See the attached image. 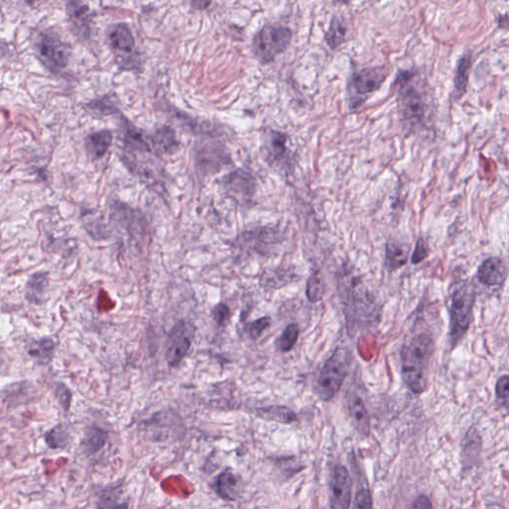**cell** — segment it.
Here are the masks:
<instances>
[{
  "mask_svg": "<svg viewBox=\"0 0 509 509\" xmlns=\"http://www.w3.org/2000/svg\"><path fill=\"white\" fill-rule=\"evenodd\" d=\"M409 71L401 72L397 78L399 85V112L401 118L406 125L410 127H417L424 122L427 113V102L424 95L414 86L409 85L412 77Z\"/></svg>",
  "mask_w": 509,
  "mask_h": 509,
  "instance_id": "obj_4",
  "label": "cell"
},
{
  "mask_svg": "<svg viewBox=\"0 0 509 509\" xmlns=\"http://www.w3.org/2000/svg\"><path fill=\"white\" fill-rule=\"evenodd\" d=\"M307 297L309 302H317L324 297V284L319 274H312L307 284Z\"/></svg>",
  "mask_w": 509,
  "mask_h": 509,
  "instance_id": "obj_30",
  "label": "cell"
},
{
  "mask_svg": "<svg viewBox=\"0 0 509 509\" xmlns=\"http://www.w3.org/2000/svg\"><path fill=\"white\" fill-rule=\"evenodd\" d=\"M128 503L127 500H122V495L118 493L117 488L106 490L100 496L98 501L97 509H128Z\"/></svg>",
  "mask_w": 509,
  "mask_h": 509,
  "instance_id": "obj_28",
  "label": "cell"
},
{
  "mask_svg": "<svg viewBox=\"0 0 509 509\" xmlns=\"http://www.w3.org/2000/svg\"><path fill=\"white\" fill-rule=\"evenodd\" d=\"M471 68H472V55L471 53H467L460 58L458 61L457 70H456L453 85H455V95L457 98L463 97L467 91Z\"/></svg>",
  "mask_w": 509,
  "mask_h": 509,
  "instance_id": "obj_20",
  "label": "cell"
},
{
  "mask_svg": "<svg viewBox=\"0 0 509 509\" xmlns=\"http://www.w3.org/2000/svg\"><path fill=\"white\" fill-rule=\"evenodd\" d=\"M89 7L81 2H69L67 4V14L74 29L81 34H89Z\"/></svg>",
  "mask_w": 509,
  "mask_h": 509,
  "instance_id": "obj_18",
  "label": "cell"
},
{
  "mask_svg": "<svg viewBox=\"0 0 509 509\" xmlns=\"http://www.w3.org/2000/svg\"><path fill=\"white\" fill-rule=\"evenodd\" d=\"M413 509H433L432 503L426 495H420L415 500Z\"/></svg>",
  "mask_w": 509,
  "mask_h": 509,
  "instance_id": "obj_37",
  "label": "cell"
},
{
  "mask_svg": "<svg viewBox=\"0 0 509 509\" xmlns=\"http://www.w3.org/2000/svg\"><path fill=\"white\" fill-rule=\"evenodd\" d=\"M481 438L478 431L471 429L463 443L462 460L463 467L472 468L480 456Z\"/></svg>",
  "mask_w": 509,
  "mask_h": 509,
  "instance_id": "obj_16",
  "label": "cell"
},
{
  "mask_svg": "<svg viewBox=\"0 0 509 509\" xmlns=\"http://www.w3.org/2000/svg\"><path fill=\"white\" fill-rule=\"evenodd\" d=\"M45 442L51 448H63L66 447L69 442V434L66 428L63 425L53 428L49 433L45 435Z\"/></svg>",
  "mask_w": 509,
  "mask_h": 509,
  "instance_id": "obj_29",
  "label": "cell"
},
{
  "mask_svg": "<svg viewBox=\"0 0 509 509\" xmlns=\"http://www.w3.org/2000/svg\"><path fill=\"white\" fill-rule=\"evenodd\" d=\"M57 396L62 407L64 408L65 410L69 409L70 404H71V392H70L66 387L61 385V386L58 388Z\"/></svg>",
  "mask_w": 509,
  "mask_h": 509,
  "instance_id": "obj_36",
  "label": "cell"
},
{
  "mask_svg": "<svg viewBox=\"0 0 509 509\" xmlns=\"http://www.w3.org/2000/svg\"><path fill=\"white\" fill-rule=\"evenodd\" d=\"M47 287V274L44 273L34 274L27 283V299L34 304H39L46 292Z\"/></svg>",
  "mask_w": 509,
  "mask_h": 509,
  "instance_id": "obj_24",
  "label": "cell"
},
{
  "mask_svg": "<svg viewBox=\"0 0 509 509\" xmlns=\"http://www.w3.org/2000/svg\"><path fill=\"white\" fill-rule=\"evenodd\" d=\"M55 351V344L53 340L46 339L38 340L30 345L29 355L37 360L40 364H49Z\"/></svg>",
  "mask_w": 509,
  "mask_h": 509,
  "instance_id": "obj_26",
  "label": "cell"
},
{
  "mask_svg": "<svg viewBox=\"0 0 509 509\" xmlns=\"http://www.w3.org/2000/svg\"><path fill=\"white\" fill-rule=\"evenodd\" d=\"M430 254V247L428 245L427 242H426L424 238L420 237L416 243L414 253L412 254V258H411V262L412 264H418L422 263L425 259H427Z\"/></svg>",
  "mask_w": 509,
  "mask_h": 509,
  "instance_id": "obj_32",
  "label": "cell"
},
{
  "mask_svg": "<svg viewBox=\"0 0 509 509\" xmlns=\"http://www.w3.org/2000/svg\"><path fill=\"white\" fill-rule=\"evenodd\" d=\"M292 30L283 25L268 24L254 38V56L262 64H268L286 51L292 40Z\"/></svg>",
  "mask_w": 509,
  "mask_h": 509,
  "instance_id": "obj_5",
  "label": "cell"
},
{
  "mask_svg": "<svg viewBox=\"0 0 509 509\" xmlns=\"http://www.w3.org/2000/svg\"><path fill=\"white\" fill-rule=\"evenodd\" d=\"M112 143V133L110 130H100L88 137L86 140V148L92 158H101L109 150Z\"/></svg>",
  "mask_w": 509,
  "mask_h": 509,
  "instance_id": "obj_17",
  "label": "cell"
},
{
  "mask_svg": "<svg viewBox=\"0 0 509 509\" xmlns=\"http://www.w3.org/2000/svg\"><path fill=\"white\" fill-rule=\"evenodd\" d=\"M508 269L503 259L491 257L481 263L478 269V279L488 287H500L508 279Z\"/></svg>",
  "mask_w": 509,
  "mask_h": 509,
  "instance_id": "obj_11",
  "label": "cell"
},
{
  "mask_svg": "<svg viewBox=\"0 0 509 509\" xmlns=\"http://www.w3.org/2000/svg\"><path fill=\"white\" fill-rule=\"evenodd\" d=\"M107 440L108 434L104 430L98 427H92L86 431L82 445L86 452L95 453L104 448Z\"/></svg>",
  "mask_w": 509,
  "mask_h": 509,
  "instance_id": "obj_23",
  "label": "cell"
},
{
  "mask_svg": "<svg viewBox=\"0 0 509 509\" xmlns=\"http://www.w3.org/2000/svg\"><path fill=\"white\" fill-rule=\"evenodd\" d=\"M435 347L434 339L425 332L416 334L403 347L401 375L406 387L414 394H422L427 389L430 362Z\"/></svg>",
  "mask_w": 509,
  "mask_h": 509,
  "instance_id": "obj_1",
  "label": "cell"
},
{
  "mask_svg": "<svg viewBox=\"0 0 509 509\" xmlns=\"http://www.w3.org/2000/svg\"><path fill=\"white\" fill-rule=\"evenodd\" d=\"M410 247L397 240H389L386 244V257L385 266L389 273L397 271L407 264L409 259Z\"/></svg>",
  "mask_w": 509,
  "mask_h": 509,
  "instance_id": "obj_15",
  "label": "cell"
},
{
  "mask_svg": "<svg viewBox=\"0 0 509 509\" xmlns=\"http://www.w3.org/2000/svg\"><path fill=\"white\" fill-rule=\"evenodd\" d=\"M347 29L342 20L337 16L332 17L329 29L326 34V41L330 49H337L341 46L346 38Z\"/></svg>",
  "mask_w": 509,
  "mask_h": 509,
  "instance_id": "obj_25",
  "label": "cell"
},
{
  "mask_svg": "<svg viewBox=\"0 0 509 509\" xmlns=\"http://www.w3.org/2000/svg\"><path fill=\"white\" fill-rule=\"evenodd\" d=\"M347 406H349L350 416L356 426L357 431L361 435H369L370 418L364 400L359 395L349 393L347 395Z\"/></svg>",
  "mask_w": 509,
  "mask_h": 509,
  "instance_id": "obj_14",
  "label": "cell"
},
{
  "mask_svg": "<svg viewBox=\"0 0 509 509\" xmlns=\"http://www.w3.org/2000/svg\"><path fill=\"white\" fill-rule=\"evenodd\" d=\"M476 292L472 282L463 281L452 292L450 304V341L457 346L472 322Z\"/></svg>",
  "mask_w": 509,
  "mask_h": 509,
  "instance_id": "obj_3",
  "label": "cell"
},
{
  "mask_svg": "<svg viewBox=\"0 0 509 509\" xmlns=\"http://www.w3.org/2000/svg\"><path fill=\"white\" fill-rule=\"evenodd\" d=\"M40 61L50 72H62L69 62V48L56 32L51 30H41L38 32L34 41Z\"/></svg>",
  "mask_w": 509,
  "mask_h": 509,
  "instance_id": "obj_6",
  "label": "cell"
},
{
  "mask_svg": "<svg viewBox=\"0 0 509 509\" xmlns=\"http://www.w3.org/2000/svg\"><path fill=\"white\" fill-rule=\"evenodd\" d=\"M288 137L279 132H271L267 138V160L276 166L288 165Z\"/></svg>",
  "mask_w": 509,
  "mask_h": 509,
  "instance_id": "obj_12",
  "label": "cell"
},
{
  "mask_svg": "<svg viewBox=\"0 0 509 509\" xmlns=\"http://www.w3.org/2000/svg\"><path fill=\"white\" fill-rule=\"evenodd\" d=\"M269 326H271V319L269 317H261V319L247 324L246 332L252 339H257Z\"/></svg>",
  "mask_w": 509,
  "mask_h": 509,
  "instance_id": "obj_31",
  "label": "cell"
},
{
  "mask_svg": "<svg viewBox=\"0 0 509 509\" xmlns=\"http://www.w3.org/2000/svg\"><path fill=\"white\" fill-rule=\"evenodd\" d=\"M509 377L508 375H503L498 380L495 385V396L498 403L503 407L508 406V399Z\"/></svg>",
  "mask_w": 509,
  "mask_h": 509,
  "instance_id": "obj_33",
  "label": "cell"
},
{
  "mask_svg": "<svg viewBox=\"0 0 509 509\" xmlns=\"http://www.w3.org/2000/svg\"><path fill=\"white\" fill-rule=\"evenodd\" d=\"M223 187L229 195L240 200H249L254 193L256 182L250 173L237 170L223 178Z\"/></svg>",
  "mask_w": 509,
  "mask_h": 509,
  "instance_id": "obj_10",
  "label": "cell"
},
{
  "mask_svg": "<svg viewBox=\"0 0 509 509\" xmlns=\"http://www.w3.org/2000/svg\"><path fill=\"white\" fill-rule=\"evenodd\" d=\"M230 309L225 304H218L212 311L213 319L220 327L225 326L230 319Z\"/></svg>",
  "mask_w": 509,
  "mask_h": 509,
  "instance_id": "obj_34",
  "label": "cell"
},
{
  "mask_svg": "<svg viewBox=\"0 0 509 509\" xmlns=\"http://www.w3.org/2000/svg\"><path fill=\"white\" fill-rule=\"evenodd\" d=\"M389 69L386 66L368 67L354 73L350 80L349 89L355 99L351 101L354 108H359L368 96L377 92L386 81Z\"/></svg>",
  "mask_w": 509,
  "mask_h": 509,
  "instance_id": "obj_7",
  "label": "cell"
},
{
  "mask_svg": "<svg viewBox=\"0 0 509 509\" xmlns=\"http://www.w3.org/2000/svg\"><path fill=\"white\" fill-rule=\"evenodd\" d=\"M195 334L192 324L180 322L171 329L168 336L166 361L170 367H178L187 356Z\"/></svg>",
  "mask_w": 509,
  "mask_h": 509,
  "instance_id": "obj_8",
  "label": "cell"
},
{
  "mask_svg": "<svg viewBox=\"0 0 509 509\" xmlns=\"http://www.w3.org/2000/svg\"><path fill=\"white\" fill-rule=\"evenodd\" d=\"M238 486V478L229 470L220 473L215 483H214L216 493L221 498L225 500H236Z\"/></svg>",
  "mask_w": 509,
  "mask_h": 509,
  "instance_id": "obj_19",
  "label": "cell"
},
{
  "mask_svg": "<svg viewBox=\"0 0 509 509\" xmlns=\"http://www.w3.org/2000/svg\"><path fill=\"white\" fill-rule=\"evenodd\" d=\"M156 150L161 153H170L176 150L178 148V142L175 138V133L171 128L163 127L156 130L153 137L151 138Z\"/></svg>",
  "mask_w": 509,
  "mask_h": 509,
  "instance_id": "obj_22",
  "label": "cell"
},
{
  "mask_svg": "<svg viewBox=\"0 0 509 509\" xmlns=\"http://www.w3.org/2000/svg\"><path fill=\"white\" fill-rule=\"evenodd\" d=\"M350 352L344 347H337L334 354L324 362L316 380L314 392L319 399L329 402L336 396L349 375L350 367Z\"/></svg>",
  "mask_w": 509,
  "mask_h": 509,
  "instance_id": "obj_2",
  "label": "cell"
},
{
  "mask_svg": "<svg viewBox=\"0 0 509 509\" xmlns=\"http://www.w3.org/2000/svg\"><path fill=\"white\" fill-rule=\"evenodd\" d=\"M110 42L113 51L120 57L132 54L135 46L132 30L125 24H118L113 27L110 32Z\"/></svg>",
  "mask_w": 509,
  "mask_h": 509,
  "instance_id": "obj_13",
  "label": "cell"
},
{
  "mask_svg": "<svg viewBox=\"0 0 509 509\" xmlns=\"http://www.w3.org/2000/svg\"><path fill=\"white\" fill-rule=\"evenodd\" d=\"M299 336V327L297 324H289L276 341L277 349L283 354L291 351Z\"/></svg>",
  "mask_w": 509,
  "mask_h": 509,
  "instance_id": "obj_27",
  "label": "cell"
},
{
  "mask_svg": "<svg viewBox=\"0 0 509 509\" xmlns=\"http://www.w3.org/2000/svg\"><path fill=\"white\" fill-rule=\"evenodd\" d=\"M330 500L332 509H349L351 480L344 466H336L332 470L330 478Z\"/></svg>",
  "mask_w": 509,
  "mask_h": 509,
  "instance_id": "obj_9",
  "label": "cell"
},
{
  "mask_svg": "<svg viewBox=\"0 0 509 509\" xmlns=\"http://www.w3.org/2000/svg\"><path fill=\"white\" fill-rule=\"evenodd\" d=\"M355 509H373L371 493L366 488L357 493L355 498Z\"/></svg>",
  "mask_w": 509,
  "mask_h": 509,
  "instance_id": "obj_35",
  "label": "cell"
},
{
  "mask_svg": "<svg viewBox=\"0 0 509 509\" xmlns=\"http://www.w3.org/2000/svg\"><path fill=\"white\" fill-rule=\"evenodd\" d=\"M257 415L263 419L274 421V422L291 424L297 420V414L294 411L284 406H269V407L259 408L256 410Z\"/></svg>",
  "mask_w": 509,
  "mask_h": 509,
  "instance_id": "obj_21",
  "label": "cell"
}]
</instances>
